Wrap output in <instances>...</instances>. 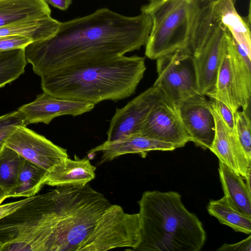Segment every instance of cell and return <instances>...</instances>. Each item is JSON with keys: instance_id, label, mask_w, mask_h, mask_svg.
Instances as JSON below:
<instances>
[{"instance_id": "obj_1", "label": "cell", "mask_w": 251, "mask_h": 251, "mask_svg": "<svg viewBox=\"0 0 251 251\" xmlns=\"http://www.w3.org/2000/svg\"><path fill=\"white\" fill-rule=\"evenodd\" d=\"M152 24L144 12L127 16L100 8L60 22L52 36L25 47V58L42 77L63 68L124 55L146 45Z\"/></svg>"}, {"instance_id": "obj_2", "label": "cell", "mask_w": 251, "mask_h": 251, "mask_svg": "<svg viewBox=\"0 0 251 251\" xmlns=\"http://www.w3.org/2000/svg\"><path fill=\"white\" fill-rule=\"evenodd\" d=\"M145 58L134 55L63 68L41 77L44 92L94 104L134 94L143 77Z\"/></svg>"}, {"instance_id": "obj_3", "label": "cell", "mask_w": 251, "mask_h": 251, "mask_svg": "<svg viewBox=\"0 0 251 251\" xmlns=\"http://www.w3.org/2000/svg\"><path fill=\"white\" fill-rule=\"evenodd\" d=\"M141 242L132 251H200L206 233L174 191L145 192L138 201Z\"/></svg>"}, {"instance_id": "obj_4", "label": "cell", "mask_w": 251, "mask_h": 251, "mask_svg": "<svg viewBox=\"0 0 251 251\" xmlns=\"http://www.w3.org/2000/svg\"><path fill=\"white\" fill-rule=\"evenodd\" d=\"M152 26L145 55L154 60L178 50H185L190 32L189 5L186 0H153L143 5Z\"/></svg>"}, {"instance_id": "obj_5", "label": "cell", "mask_w": 251, "mask_h": 251, "mask_svg": "<svg viewBox=\"0 0 251 251\" xmlns=\"http://www.w3.org/2000/svg\"><path fill=\"white\" fill-rule=\"evenodd\" d=\"M140 242L139 213H126L120 205L111 204L99 217L77 251H104L124 247L132 251Z\"/></svg>"}, {"instance_id": "obj_6", "label": "cell", "mask_w": 251, "mask_h": 251, "mask_svg": "<svg viewBox=\"0 0 251 251\" xmlns=\"http://www.w3.org/2000/svg\"><path fill=\"white\" fill-rule=\"evenodd\" d=\"M219 100L234 114L240 108L248 110L251 97V65L237 50L231 35L219 68L213 89L206 94Z\"/></svg>"}, {"instance_id": "obj_7", "label": "cell", "mask_w": 251, "mask_h": 251, "mask_svg": "<svg viewBox=\"0 0 251 251\" xmlns=\"http://www.w3.org/2000/svg\"><path fill=\"white\" fill-rule=\"evenodd\" d=\"M158 77L153 86L176 107L182 101L201 94L198 90L193 56L178 50L156 59Z\"/></svg>"}, {"instance_id": "obj_8", "label": "cell", "mask_w": 251, "mask_h": 251, "mask_svg": "<svg viewBox=\"0 0 251 251\" xmlns=\"http://www.w3.org/2000/svg\"><path fill=\"white\" fill-rule=\"evenodd\" d=\"M5 145L47 171L69 157L66 149L26 126H18L6 140Z\"/></svg>"}, {"instance_id": "obj_9", "label": "cell", "mask_w": 251, "mask_h": 251, "mask_svg": "<svg viewBox=\"0 0 251 251\" xmlns=\"http://www.w3.org/2000/svg\"><path fill=\"white\" fill-rule=\"evenodd\" d=\"M163 98L159 90L152 85L124 107L117 108L110 122L106 141H114L139 134L151 109Z\"/></svg>"}, {"instance_id": "obj_10", "label": "cell", "mask_w": 251, "mask_h": 251, "mask_svg": "<svg viewBox=\"0 0 251 251\" xmlns=\"http://www.w3.org/2000/svg\"><path fill=\"white\" fill-rule=\"evenodd\" d=\"M176 107L191 141L202 149L209 150L214 138L216 123L209 101L205 96H193Z\"/></svg>"}, {"instance_id": "obj_11", "label": "cell", "mask_w": 251, "mask_h": 251, "mask_svg": "<svg viewBox=\"0 0 251 251\" xmlns=\"http://www.w3.org/2000/svg\"><path fill=\"white\" fill-rule=\"evenodd\" d=\"M139 134L170 143L176 149L181 148L191 141L176 107L164 98L151 109Z\"/></svg>"}, {"instance_id": "obj_12", "label": "cell", "mask_w": 251, "mask_h": 251, "mask_svg": "<svg viewBox=\"0 0 251 251\" xmlns=\"http://www.w3.org/2000/svg\"><path fill=\"white\" fill-rule=\"evenodd\" d=\"M231 36L221 23L213 30L201 51L193 56L199 93L205 96L215 84L219 68Z\"/></svg>"}, {"instance_id": "obj_13", "label": "cell", "mask_w": 251, "mask_h": 251, "mask_svg": "<svg viewBox=\"0 0 251 251\" xmlns=\"http://www.w3.org/2000/svg\"><path fill=\"white\" fill-rule=\"evenodd\" d=\"M209 101L216 123L214 138L209 150L217 156L219 162L246 179L251 176V161L248 159L235 131H230L213 100L210 99Z\"/></svg>"}, {"instance_id": "obj_14", "label": "cell", "mask_w": 251, "mask_h": 251, "mask_svg": "<svg viewBox=\"0 0 251 251\" xmlns=\"http://www.w3.org/2000/svg\"><path fill=\"white\" fill-rule=\"evenodd\" d=\"M95 105L85 101L58 98L43 92L18 110L23 115L27 125L38 123L48 125L59 116H76L90 112Z\"/></svg>"}, {"instance_id": "obj_15", "label": "cell", "mask_w": 251, "mask_h": 251, "mask_svg": "<svg viewBox=\"0 0 251 251\" xmlns=\"http://www.w3.org/2000/svg\"><path fill=\"white\" fill-rule=\"evenodd\" d=\"M236 0H220L212 8L214 22L222 24L230 32L237 51L251 65V18L241 17L235 8Z\"/></svg>"}, {"instance_id": "obj_16", "label": "cell", "mask_w": 251, "mask_h": 251, "mask_svg": "<svg viewBox=\"0 0 251 251\" xmlns=\"http://www.w3.org/2000/svg\"><path fill=\"white\" fill-rule=\"evenodd\" d=\"M175 146L170 143L143 136L134 134L102 144L91 149L89 154L102 152L100 164L110 161L126 154L137 153L142 157L146 156L147 152L151 151H173Z\"/></svg>"}, {"instance_id": "obj_17", "label": "cell", "mask_w": 251, "mask_h": 251, "mask_svg": "<svg viewBox=\"0 0 251 251\" xmlns=\"http://www.w3.org/2000/svg\"><path fill=\"white\" fill-rule=\"evenodd\" d=\"M189 5L190 32L187 50L192 54L198 53L213 30L212 8L220 0H186Z\"/></svg>"}, {"instance_id": "obj_18", "label": "cell", "mask_w": 251, "mask_h": 251, "mask_svg": "<svg viewBox=\"0 0 251 251\" xmlns=\"http://www.w3.org/2000/svg\"><path fill=\"white\" fill-rule=\"evenodd\" d=\"M96 168L89 159L68 157L47 171L45 184L57 187L84 186L96 176Z\"/></svg>"}, {"instance_id": "obj_19", "label": "cell", "mask_w": 251, "mask_h": 251, "mask_svg": "<svg viewBox=\"0 0 251 251\" xmlns=\"http://www.w3.org/2000/svg\"><path fill=\"white\" fill-rule=\"evenodd\" d=\"M60 24L51 16L23 19L0 27V37L18 35L36 42L52 36Z\"/></svg>"}, {"instance_id": "obj_20", "label": "cell", "mask_w": 251, "mask_h": 251, "mask_svg": "<svg viewBox=\"0 0 251 251\" xmlns=\"http://www.w3.org/2000/svg\"><path fill=\"white\" fill-rule=\"evenodd\" d=\"M50 16L45 0H0V27L23 19Z\"/></svg>"}, {"instance_id": "obj_21", "label": "cell", "mask_w": 251, "mask_h": 251, "mask_svg": "<svg viewBox=\"0 0 251 251\" xmlns=\"http://www.w3.org/2000/svg\"><path fill=\"white\" fill-rule=\"evenodd\" d=\"M219 174L226 196L243 213L251 216V191L244 178L219 162Z\"/></svg>"}, {"instance_id": "obj_22", "label": "cell", "mask_w": 251, "mask_h": 251, "mask_svg": "<svg viewBox=\"0 0 251 251\" xmlns=\"http://www.w3.org/2000/svg\"><path fill=\"white\" fill-rule=\"evenodd\" d=\"M208 213L223 225L237 232L247 234L251 233V216L240 211L230 199L224 195L217 200H211L207 206Z\"/></svg>"}, {"instance_id": "obj_23", "label": "cell", "mask_w": 251, "mask_h": 251, "mask_svg": "<svg viewBox=\"0 0 251 251\" xmlns=\"http://www.w3.org/2000/svg\"><path fill=\"white\" fill-rule=\"evenodd\" d=\"M47 171L24 158L16 187L7 198L30 197L35 196L45 185Z\"/></svg>"}, {"instance_id": "obj_24", "label": "cell", "mask_w": 251, "mask_h": 251, "mask_svg": "<svg viewBox=\"0 0 251 251\" xmlns=\"http://www.w3.org/2000/svg\"><path fill=\"white\" fill-rule=\"evenodd\" d=\"M24 158L6 145L0 151V186L7 196L17 185Z\"/></svg>"}, {"instance_id": "obj_25", "label": "cell", "mask_w": 251, "mask_h": 251, "mask_svg": "<svg viewBox=\"0 0 251 251\" xmlns=\"http://www.w3.org/2000/svg\"><path fill=\"white\" fill-rule=\"evenodd\" d=\"M27 63L25 49L0 51V88L24 74Z\"/></svg>"}, {"instance_id": "obj_26", "label": "cell", "mask_w": 251, "mask_h": 251, "mask_svg": "<svg viewBox=\"0 0 251 251\" xmlns=\"http://www.w3.org/2000/svg\"><path fill=\"white\" fill-rule=\"evenodd\" d=\"M235 129L238 139L248 159L251 161V120L247 110L234 113Z\"/></svg>"}, {"instance_id": "obj_27", "label": "cell", "mask_w": 251, "mask_h": 251, "mask_svg": "<svg viewBox=\"0 0 251 251\" xmlns=\"http://www.w3.org/2000/svg\"><path fill=\"white\" fill-rule=\"evenodd\" d=\"M27 125L23 115L17 111L0 116V151L5 145V142L18 126Z\"/></svg>"}, {"instance_id": "obj_28", "label": "cell", "mask_w": 251, "mask_h": 251, "mask_svg": "<svg viewBox=\"0 0 251 251\" xmlns=\"http://www.w3.org/2000/svg\"><path fill=\"white\" fill-rule=\"evenodd\" d=\"M32 41L29 39L18 35L0 37V51L17 49H25Z\"/></svg>"}, {"instance_id": "obj_29", "label": "cell", "mask_w": 251, "mask_h": 251, "mask_svg": "<svg viewBox=\"0 0 251 251\" xmlns=\"http://www.w3.org/2000/svg\"><path fill=\"white\" fill-rule=\"evenodd\" d=\"M212 100V99H211ZM222 119L232 132L235 131V117L232 111L224 103L215 100H212Z\"/></svg>"}, {"instance_id": "obj_30", "label": "cell", "mask_w": 251, "mask_h": 251, "mask_svg": "<svg viewBox=\"0 0 251 251\" xmlns=\"http://www.w3.org/2000/svg\"><path fill=\"white\" fill-rule=\"evenodd\" d=\"M218 251H251V236L233 244H224L217 250Z\"/></svg>"}, {"instance_id": "obj_31", "label": "cell", "mask_w": 251, "mask_h": 251, "mask_svg": "<svg viewBox=\"0 0 251 251\" xmlns=\"http://www.w3.org/2000/svg\"><path fill=\"white\" fill-rule=\"evenodd\" d=\"M34 196L2 205L0 204V219L13 212L21 205L32 200Z\"/></svg>"}, {"instance_id": "obj_32", "label": "cell", "mask_w": 251, "mask_h": 251, "mask_svg": "<svg viewBox=\"0 0 251 251\" xmlns=\"http://www.w3.org/2000/svg\"><path fill=\"white\" fill-rule=\"evenodd\" d=\"M47 3L62 10H66L72 3V0H45Z\"/></svg>"}, {"instance_id": "obj_33", "label": "cell", "mask_w": 251, "mask_h": 251, "mask_svg": "<svg viewBox=\"0 0 251 251\" xmlns=\"http://www.w3.org/2000/svg\"><path fill=\"white\" fill-rule=\"evenodd\" d=\"M6 198H7V195H6V193L3 191V190L0 186V204Z\"/></svg>"}, {"instance_id": "obj_34", "label": "cell", "mask_w": 251, "mask_h": 251, "mask_svg": "<svg viewBox=\"0 0 251 251\" xmlns=\"http://www.w3.org/2000/svg\"><path fill=\"white\" fill-rule=\"evenodd\" d=\"M1 245L0 244V249L1 248Z\"/></svg>"}, {"instance_id": "obj_35", "label": "cell", "mask_w": 251, "mask_h": 251, "mask_svg": "<svg viewBox=\"0 0 251 251\" xmlns=\"http://www.w3.org/2000/svg\"><path fill=\"white\" fill-rule=\"evenodd\" d=\"M148 0L150 1H152L153 0Z\"/></svg>"}]
</instances>
